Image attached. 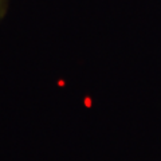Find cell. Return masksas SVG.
I'll return each instance as SVG.
<instances>
[{"instance_id":"cell-1","label":"cell","mask_w":161,"mask_h":161,"mask_svg":"<svg viewBox=\"0 0 161 161\" xmlns=\"http://www.w3.org/2000/svg\"><path fill=\"white\" fill-rule=\"evenodd\" d=\"M4 9H6V0H0V16L3 15Z\"/></svg>"}]
</instances>
